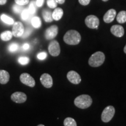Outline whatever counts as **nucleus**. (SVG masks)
Here are the masks:
<instances>
[{
    "label": "nucleus",
    "mask_w": 126,
    "mask_h": 126,
    "mask_svg": "<svg viewBox=\"0 0 126 126\" xmlns=\"http://www.w3.org/2000/svg\"><path fill=\"white\" fill-rule=\"evenodd\" d=\"M63 39L67 45H77L81 42V36L78 32L75 30H70L65 34Z\"/></svg>",
    "instance_id": "f257e3e1"
},
{
    "label": "nucleus",
    "mask_w": 126,
    "mask_h": 126,
    "mask_svg": "<svg viewBox=\"0 0 126 126\" xmlns=\"http://www.w3.org/2000/svg\"><path fill=\"white\" fill-rule=\"evenodd\" d=\"M92 99L88 94H81L77 97L74 100V104L78 108L84 109L91 106Z\"/></svg>",
    "instance_id": "f03ea898"
},
{
    "label": "nucleus",
    "mask_w": 126,
    "mask_h": 126,
    "mask_svg": "<svg viewBox=\"0 0 126 126\" xmlns=\"http://www.w3.org/2000/svg\"><path fill=\"white\" fill-rule=\"evenodd\" d=\"M105 60V56L102 51H97L89 58L88 63L92 67H97L103 64Z\"/></svg>",
    "instance_id": "7ed1b4c3"
},
{
    "label": "nucleus",
    "mask_w": 126,
    "mask_h": 126,
    "mask_svg": "<svg viewBox=\"0 0 126 126\" xmlns=\"http://www.w3.org/2000/svg\"><path fill=\"white\" fill-rule=\"evenodd\" d=\"M115 113V109L112 106H107L103 110L101 115L102 120L105 123L110 122L114 116Z\"/></svg>",
    "instance_id": "20e7f679"
},
{
    "label": "nucleus",
    "mask_w": 126,
    "mask_h": 126,
    "mask_svg": "<svg viewBox=\"0 0 126 126\" xmlns=\"http://www.w3.org/2000/svg\"><path fill=\"white\" fill-rule=\"evenodd\" d=\"M85 22L90 29H97L99 25V19L96 16L91 15L86 17Z\"/></svg>",
    "instance_id": "39448f33"
},
{
    "label": "nucleus",
    "mask_w": 126,
    "mask_h": 126,
    "mask_svg": "<svg viewBox=\"0 0 126 126\" xmlns=\"http://www.w3.org/2000/svg\"><path fill=\"white\" fill-rule=\"evenodd\" d=\"M48 50L50 54L53 57H57L60 54V46L59 42L56 40H53L50 42L48 46Z\"/></svg>",
    "instance_id": "423d86ee"
},
{
    "label": "nucleus",
    "mask_w": 126,
    "mask_h": 126,
    "mask_svg": "<svg viewBox=\"0 0 126 126\" xmlns=\"http://www.w3.org/2000/svg\"><path fill=\"white\" fill-rule=\"evenodd\" d=\"M25 28L23 25L20 22H16L13 24L12 33L16 37H22L24 32Z\"/></svg>",
    "instance_id": "0eeeda50"
},
{
    "label": "nucleus",
    "mask_w": 126,
    "mask_h": 126,
    "mask_svg": "<svg viewBox=\"0 0 126 126\" xmlns=\"http://www.w3.org/2000/svg\"><path fill=\"white\" fill-rule=\"evenodd\" d=\"M20 81L23 84L30 87H34L35 85V81L33 78L28 73L22 74L20 76Z\"/></svg>",
    "instance_id": "6e6552de"
},
{
    "label": "nucleus",
    "mask_w": 126,
    "mask_h": 126,
    "mask_svg": "<svg viewBox=\"0 0 126 126\" xmlns=\"http://www.w3.org/2000/svg\"><path fill=\"white\" fill-rule=\"evenodd\" d=\"M59 28L56 25H53L46 30L45 36L47 40H51L55 38L58 34Z\"/></svg>",
    "instance_id": "1a4fd4ad"
},
{
    "label": "nucleus",
    "mask_w": 126,
    "mask_h": 126,
    "mask_svg": "<svg viewBox=\"0 0 126 126\" xmlns=\"http://www.w3.org/2000/svg\"><path fill=\"white\" fill-rule=\"evenodd\" d=\"M11 98L12 101L17 103H22L26 101L27 96L26 94L21 92H16L12 94Z\"/></svg>",
    "instance_id": "9d476101"
},
{
    "label": "nucleus",
    "mask_w": 126,
    "mask_h": 126,
    "mask_svg": "<svg viewBox=\"0 0 126 126\" xmlns=\"http://www.w3.org/2000/svg\"><path fill=\"white\" fill-rule=\"evenodd\" d=\"M40 82L46 88H50L53 86V82L51 76L48 74H43L40 77Z\"/></svg>",
    "instance_id": "9b49d317"
},
{
    "label": "nucleus",
    "mask_w": 126,
    "mask_h": 126,
    "mask_svg": "<svg viewBox=\"0 0 126 126\" xmlns=\"http://www.w3.org/2000/svg\"><path fill=\"white\" fill-rule=\"evenodd\" d=\"M67 78L68 81L74 84H79L81 81V78L80 75L74 71H70L67 74Z\"/></svg>",
    "instance_id": "f8f14e48"
},
{
    "label": "nucleus",
    "mask_w": 126,
    "mask_h": 126,
    "mask_svg": "<svg viewBox=\"0 0 126 126\" xmlns=\"http://www.w3.org/2000/svg\"><path fill=\"white\" fill-rule=\"evenodd\" d=\"M110 32L113 35L118 37H121L124 35V30L122 26L119 25H115L111 26Z\"/></svg>",
    "instance_id": "ddd939ff"
},
{
    "label": "nucleus",
    "mask_w": 126,
    "mask_h": 126,
    "mask_svg": "<svg viewBox=\"0 0 126 126\" xmlns=\"http://www.w3.org/2000/svg\"><path fill=\"white\" fill-rule=\"evenodd\" d=\"M116 16V11L114 9H110L103 16V20L105 22L109 23L113 21Z\"/></svg>",
    "instance_id": "4468645a"
},
{
    "label": "nucleus",
    "mask_w": 126,
    "mask_h": 126,
    "mask_svg": "<svg viewBox=\"0 0 126 126\" xmlns=\"http://www.w3.org/2000/svg\"><path fill=\"white\" fill-rule=\"evenodd\" d=\"M9 74L5 70H0V83L6 84L9 81Z\"/></svg>",
    "instance_id": "2eb2a0df"
},
{
    "label": "nucleus",
    "mask_w": 126,
    "mask_h": 126,
    "mask_svg": "<svg viewBox=\"0 0 126 126\" xmlns=\"http://www.w3.org/2000/svg\"><path fill=\"white\" fill-rule=\"evenodd\" d=\"M63 14H64V12H63V10L62 9L60 8H56L52 13V17H53V20H60L62 18Z\"/></svg>",
    "instance_id": "dca6fc26"
},
{
    "label": "nucleus",
    "mask_w": 126,
    "mask_h": 126,
    "mask_svg": "<svg viewBox=\"0 0 126 126\" xmlns=\"http://www.w3.org/2000/svg\"><path fill=\"white\" fill-rule=\"evenodd\" d=\"M42 15H43L44 20L46 22H51L53 20V17H52V13L50 11L44 9L42 12Z\"/></svg>",
    "instance_id": "f3484780"
},
{
    "label": "nucleus",
    "mask_w": 126,
    "mask_h": 126,
    "mask_svg": "<svg viewBox=\"0 0 126 126\" xmlns=\"http://www.w3.org/2000/svg\"><path fill=\"white\" fill-rule=\"evenodd\" d=\"M12 36H13V34H12V32L7 31L2 32L0 35V37L2 40L7 42V41L10 40L12 39Z\"/></svg>",
    "instance_id": "a211bd4d"
},
{
    "label": "nucleus",
    "mask_w": 126,
    "mask_h": 126,
    "mask_svg": "<svg viewBox=\"0 0 126 126\" xmlns=\"http://www.w3.org/2000/svg\"><path fill=\"white\" fill-rule=\"evenodd\" d=\"M0 18H1V20H2L3 22L7 25H12L14 23V20L13 19L9 17V16L7 15L6 14H2L0 16Z\"/></svg>",
    "instance_id": "6ab92c4d"
},
{
    "label": "nucleus",
    "mask_w": 126,
    "mask_h": 126,
    "mask_svg": "<svg viewBox=\"0 0 126 126\" xmlns=\"http://www.w3.org/2000/svg\"><path fill=\"white\" fill-rule=\"evenodd\" d=\"M116 19L119 23H124L126 22V11H122L120 12L117 14Z\"/></svg>",
    "instance_id": "aec40b11"
},
{
    "label": "nucleus",
    "mask_w": 126,
    "mask_h": 126,
    "mask_svg": "<svg viewBox=\"0 0 126 126\" xmlns=\"http://www.w3.org/2000/svg\"><path fill=\"white\" fill-rule=\"evenodd\" d=\"M31 23L33 27L36 28V29H38L42 25V21L39 17L34 16L32 18Z\"/></svg>",
    "instance_id": "412c9836"
},
{
    "label": "nucleus",
    "mask_w": 126,
    "mask_h": 126,
    "mask_svg": "<svg viewBox=\"0 0 126 126\" xmlns=\"http://www.w3.org/2000/svg\"><path fill=\"white\" fill-rule=\"evenodd\" d=\"M64 126H77V123L71 117H67L64 121Z\"/></svg>",
    "instance_id": "4be33fe9"
},
{
    "label": "nucleus",
    "mask_w": 126,
    "mask_h": 126,
    "mask_svg": "<svg viewBox=\"0 0 126 126\" xmlns=\"http://www.w3.org/2000/svg\"><path fill=\"white\" fill-rule=\"evenodd\" d=\"M32 15L28 9H25L21 12V18L23 20H28L31 18Z\"/></svg>",
    "instance_id": "5701e85b"
},
{
    "label": "nucleus",
    "mask_w": 126,
    "mask_h": 126,
    "mask_svg": "<svg viewBox=\"0 0 126 126\" xmlns=\"http://www.w3.org/2000/svg\"><path fill=\"white\" fill-rule=\"evenodd\" d=\"M36 2L35 1H31V3H30L29 8H28V10L32 15H34V14L36 13Z\"/></svg>",
    "instance_id": "b1692460"
},
{
    "label": "nucleus",
    "mask_w": 126,
    "mask_h": 126,
    "mask_svg": "<svg viewBox=\"0 0 126 126\" xmlns=\"http://www.w3.org/2000/svg\"><path fill=\"white\" fill-rule=\"evenodd\" d=\"M19 49V45L16 43H12L9 45L8 50L11 53H14V52L16 51Z\"/></svg>",
    "instance_id": "393cba45"
},
{
    "label": "nucleus",
    "mask_w": 126,
    "mask_h": 126,
    "mask_svg": "<svg viewBox=\"0 0 126 126\" xmlns=\"http://www.w3.org/2000/svg\"><path fill=\"white\" fill-rule=\"evenodd\" d=\"M30 60L27 57H20L18 59V62L20 64L22 65H27L29 63Z\"/></svg>",
    "instance_id": "a878e982"
},
{
    "label": "nucleus",
    "mask_w": 126,
    "mask_h": 126,
    "mask_svg": "<svg viewBox=\"0 0 126 126\" xmlns=\"http://www.w3.org/2000/svg\"><path fill=\"white\" fill-rule=\"evenodd\" d=\"M12 9H13L14 12L16 14H21V12H22V11L23 10L22 6L19 5L18 4L14 5Z\"/></svg>",
    "instance_id": "bb28decb"
},
{
    "label": "nucleus",
    "mask_w": 126,
    "mask_h": 126,
    "mask_svg": "<svg viewBox=\"0 0 126 126\" xmlns=\"http://www.w3.org/2000/svg\"><path fill=\"white\" fill-rule=\"evenodd\" d=\"M47 4L50 8L52 9L56 8L57 6V3L56 0H47Z\"/></svg>",
    "instance_id": "cd10ccee"
},
{
    "label": "nucleus",
    "mask_w": 126,
    "mask_h": 126,
    "mask_svg": "<svg viewBox=\"0 0 126 126\" xmlns=\"http://www.w3.org/2000/svg\"><path fill=\"white\" fill-rule=\"evenodd\" d=\"M32 32V29L30 28H28L27 29L24 31V32H23V34H22V37L23 39L26 38L28 36L31 35Z\"/></svg>",
    "instance_id": "c85d7f7f"
},
{
    "label": "nucleus",
    "mask_w": 126,
    "mask_h": 126,
    "mask_svg": "<svg viewBox=\"0 0 126 126\" xmlns=\"http://www.w3.org/2000/svg\"><path fill=\"white\" fill-rule=\"evenodd\" d=\"M47 57V54L46 52H40L37 55V59L40 60H44L46 59V57Z\"/></svg>",
    "instance_id": "c756f323"
},
{
    "label": "nucleus",
    "mask_w": 126,
    "mask_h": 126,
    "mask_svg": "<svg viewBox=\"0 0 126 126\" xmlns=\"http://www.w3.org/2000/svg\"><path fill=\"white\" fill-rule=\"evenodd\" d=\"M15 2L16 4L21 6H24L29 3V0H15Z\"/></svg>",
    "instance_id": "7c9ffc66"
},
{
    "label": "nucleus",
    "mask_w": 126,
    "mask_h": 126,
    "mask_svg": "<svg viewBox=\"0 0 126 126\" xmlns=\"http://www.w3.org/2000/svg\"><path fill=\"white\" fill-rule=\"evenodd\" d=\"M78 1L80 4L84 6L88 5L91 2V0H78Z\"/></svg>",
    "instance_id": "2f4dec72"
},
{
    "label": "nucleus",
    "mask_w": 126,
    "mask_h": 126,
    "mask_svg": "<svg viewBox=\"0 0 126 126\" xmlns=\"http://www.w3.org/2000/svg\"><path fill=\"white\" fill-rule=\"evenodd\" d=\"M44 2H45V0H36V6L39 7H42L44 4Z\"/></svg>",
    "instance_id": "473e14b6"
},
{
    "label": "nucleus",
    "mask_w": 126,
    "mask_h": 126,
    "mask_svg": "<svg viewBox=\"0 0 126 126\" xmlns=\"http://www.w3.org/2000/svg\"><path fill=\"white\" fill-rule=\"evenodd\" d=\"M30 48V45L28 43H25L23 44L22 46V48L23 50L25 51H26V50H28Z\"/></svg>",
    "instance_id": "72a5a7b5"
},
{
    "label": "nucleus",
    "mask_w": 126,
    "mask_h": 126,
    "mask_svg": "<svg viewBox=\"0 0 126 126\" xmlns=\"http://www.w3.org/2000/svg\"><path fill=\"white\" fill-rule=\"evenodd\" d=\"M56 1L57 2V4H63L65 2V0H56Z\"/></svg>",
    "instance_id": "f704fd0d"
},
{
    "label": "nucleus",
    "mask_w": 126,
    "mask_h": 126,
    "mask_svg": "<svg viewBox=\"0 0 126 126\" xmlns=\"http://www.w3.org/2000/svg\"><path fill=\"white\" fill-rule=\"evenodd\" d=\"M7 0H0V5H5L7 3Z\"/></svg>",
    "instance_id": "c9c22d12"
},
{
    "label": "nucleus",
    "mask_w": 126,
    "mask_h": 126,
    "mask_svg": "<svg viewBox=\"0 0 126 126\" xmlns=\"http://www.w3.org/2000/svg\"><path fill=\"white\" fill-rule=\"evenodd\" d=\"M124 53H125L126 54V45L125 47H124Z\"/></svg>",
    "instance_id": "e433bc0d"
},
{
    "label": "nucleus",
    "mask_w": 126,
    "mask_h": 126,
    "mask_svg": "<svg viewBox=\"0 0 126 126\" xmlns=\"http://www.w3.org/2000/svg\"><path fill=\"white\" fill-rule=\"evenodd\" d=\"M37 126H45L43 125V124H39V125H38Z\"/></svg>",
    "instance_id": "4c0bfd02"
},
{
    "label": "nucleus",
    "mask_w": 126,
    "mask_h": 126,
    "mask_svg": "<svg viewBox=\"0 0 126 126\" xmlns=\"http://www.w3.org/2000/svg\"><path fill=\"white\" fill-rule=\"evenodd\" d=\"M103 1H105V2H106V1H108V0H102Z\"/></svg>",
    "instance_id": "58836bf2"
}]
</instances>
